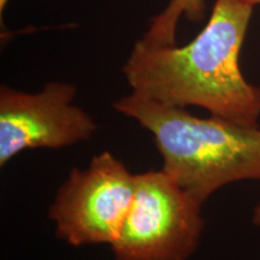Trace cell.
<instances>
[{
    "mask_svg": "<svg viewBox=\"0 0 260 260\" xmlns=\"http://www.w3.org/2000/svg\"><path fill=\"white\" fill-rule=\"evenodd\" d=\"M135 176L109 151L71 169L48 211L56 236L74 247L111 246L132 206Z\"/></svg>",
    "mask_w": 260,
    "mask_h": 260,
    "instance_id": "obj_4",
    "label": "cell"
},
{
    "mask_svg": "<svg viewBox=\"0 0 260 260\" xmlns=\"http://www.w3.org/2000/svg\"><path fill=\"white\" fill-rule=\"evenodd\" d=\"M113 109L153 136L161 170L201 204L214 191L242 180H260V128L219 117L200 118L186 107L130 93Z\"/></svg>",
    "mask_w": 260,
    "mask_h": 260,
    "instance_id": "obj_2",
    "label": "cell"
},
{
    "mask_svg": "<svg viewBox=\"0 0 260 260\" xmlns=\"http://www.w3.org/2000/svg\"><path fill=\"white\" fill-rule=\"evenodd\" d=\"M9 2L10 0H0V14L4 12V9L6 8V5H8Z\"/></svg>",
    "mask_w": 260,
    "mask_h": 260,
    "instance_id": "obj_8",
    "label": "cell"
},
{
    "mask_svg": "<svg viewBox=\"0 0 260 260\" xmlns=\"http://www.w3.org/2000/svg\"><path fill=\"white\" fill-rule=\"evenodd\" d=\"M253 8L246 0H216L207 24L184 46L139 40L122 68L132 93L167 105L199 106L211 116L258 126L260 88L240 68Z\"/></svg>",
    "mask_w": 260,
    "mask_h": 260,
    "instance_id": "obj_1",
    "label": "cell"
},
{
    "mask_svg": "<svg viewBox=\"0 0 260 260\" xmlns=\"http://www.w3.org/2000/svg\"><path fill=\"white\" fill-rule=\"evenodd\" d=\"M204 15L205 0H170L167 8L151 19L141 40L152 46H174L180 19L186 17L190 22H198Z\"/></svg>",
    "mask_w": 260,
    "mask_h": 260,
    "instance_id": "obj_6",
    "label": "cell"
},
{
    "mask_svg": "<svg viewBox=\"0 0 260 260\" xmlns=\"http://www.w3.org/2000/svg\"><path fill=\"white\" fill-rule=\"evenodd\" d=\"M203 205L161 170L136 174L132 206L111 249L116 260H188L200 243Z\"/></svg>",
    "mask_w": 260,
    "mask_h": 260,
    "instance_id": "obj_3",
    "label": "cell"
},
{
    "mask_svg": "<svg viewBox=\"0 0 260 260\" xmlns=\"http://www.w3.org/2000/svg\"><path fill=\"white\" fill-rule=\"evenodd\" d=\"M247 3H249V4L255 6V5H260V0H246Z\"/></svg>",
    "mask_w": 260,
    "mask_h": 260,
    "instance_id": "obj_9",
    "label": "cell"
},
{
    "mask_svg": "<svg viewBox=\"0 0 260 260\" xmlns=\"http://www.w3.org/2000/svg\"><path fill=\"white\" fill-rule=\"evenodd\" d=\"M252 222L254 225L260 226V203L256 205L253 210V217H252Z\"/></svg>",
    "mask_w": 260,
    "mask_h": 260,
    "instance_id": "obj_7",
    "label": "cell"
},
{
    "mask_svg": "<svg viewBox=\"0 0 260 260\" xmlns=\"http://www.w3.org/2000/svg\"><path fill=\"white\" fill-rule=\"evenodd\" d=\"M76 87L48 82L40 92L0 88V167L28 149H60L88 141L96 123L75 104Z\"/></svg>",
    "mask_w": 260,
    "mask_h": 260,
    "instance_id": "obj_5",
    "label": "cell"
}]
</instances>
